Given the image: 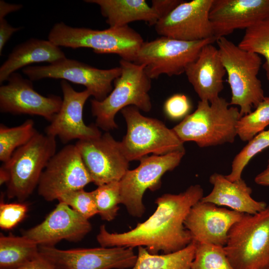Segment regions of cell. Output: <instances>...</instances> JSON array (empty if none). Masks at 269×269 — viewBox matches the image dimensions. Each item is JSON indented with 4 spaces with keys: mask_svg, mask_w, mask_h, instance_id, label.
<instances>
[{
    "mask_svg": "<svg viewBox=\"0 0 269 269\" xmlns=\"http://www.w3.org/2000/svg\"><path fill=\"white\" fill-rule=\"evenodd\" d=\"M203 194V189L198 184L177 194H163L156 199V209L146 220L122 233H110L103 225L97 240L103 247L142 246L153 254L180 250L192 242L184 221L190 209L201 200Z\"/></svg>",
    "mask_w": 269,
    "mask_h": 269,
    "instance_id": "6da1fadb",
    "label": "cell"
},
{
    "mask_svg": "<svg viewBox=\"0 0 269 269\" xmlns=\"http://www.w3.org/2000/svg\"><path fill=\"white\" fill-rule=\"evenodd\" d=\"M241 118L237 107L222 97L211 102L200 100L196 110L172 130L183 142L194 141L200 147L233 143Z\"/></svg>",
    "mask_w": 269,
    "mask_h": 269,
    "instance_id": "7a4b0ae2",
    "label": "cell"
},
{
    "mask_svg": "<svg viewBox=\"0 0 269 269\" xmlns=\"http://www.w3.org/2000/svg\"><path fill=\"white\" fill-rule=\"evenodd\" d=\"M48 39L58 47L89 48L96 53L117 54L121 59L132 62L144 42L129 25L98 30L72 27L63 22L52 26Z\"/></svg>",
    "mask_w": 269,
    "mask_h": 269,
    "instance_id": "3957f363",
    "label": "cell"
},
{
    "mask_svg": "<svg viewBox=\"0 0 269 269\" xmlns=\"http://www.w3.org/2000/svg\"><path fill=\"white\" fill-rule=\"evenodd\" d=\"M120 67L121 74L114 81V88L111 93L101 101H91L95 125L106 131L118 127L115 116L124 108L134 106L147 112L152 107L149 95L151 79L145 73L143 66L121 59Z\"/></svg>",
    "mask_w": 269,
    "mask_h": 269,
    "instance_id": "277c9868",
    "label": "cell"
},
{
    "mask_svg": "<svg viewBox=\"0 0 269 269\" xmlns=\"http://www.w3.org/2000/svg\"><path fill=\"white\" fill-rule=\"evenodd\" d=\"M216 42L231 90L230 104L239 107L241 117L251 112L265 97L258 78L262 59L226 37H219Z\"/></svg>",
    "mask_w": 269,
    "mask_h": 269,
    "instance_id": "5b68a950",
    "label": "cell"
},
{
    "mask_svg": "<svg viewBox=\"0 0 269 269\" xmlns=\"http://www.w3.org/2000/svg\"><path fill=\"white\" fill-rule=\"evenodd\" d=\"M56 137L38 132L18 148L0 167L8 176L6 195L19 202L26 200L37 187L48 161L56 153Z\"/></svg>",
    "mask_w": 269,
    "mask_h": 269,
    "instance_id": "8992f818",
    "label": "cell"
},
{
    "mask_svg": "<svg viewBox=\"0 0 269 269\" xmlns=\"http://www.w3.org/2000/svg\"><path fill=\"white\" fill-rule=\"evenodd\" d=\"M224 248L234 269H269V205L245 214L230 230Z\"/></svg>",
    "mask_w": 269,
    "mask_h": 269,
    "instance_id": "52a82bcc",
    "label": "cell"
},
{
    "mask_svg": "<svg viewBox=\"0 0 269 269\" xmlns=\"http://www.w3.org/2000/svg\"><path fill=\"white\" fill-rule=\"evenodd\" d=\"M121 113L127 131L120 142L129 161L140 160L149 153L161 155L184 149V142L162 122L143 116L134 106L126 107Z\"/></svg>",
    "mask_w": 269,
    "mask_h": 269,
    "instance_id": "ba28073f",
    "label": "cell"
},
{
    "mask_svg": "<svg viewBox=\"0 0 269 269\" xmlns=\"http://www.w3.org/2000/svg\"><path fill=\"white\" fill-rule=\"evenodd\" d=\"M215 38L186 41L161 36L144 42L134 63L142 65L147 76L156 79L162 74L177 76L185 73L203 46L216 42Z\"/></svg>",
    "mask_w": 269,
    "mask_h": 269,
    "instance_id": "9c48e42d",
    "label": "cell"
},
{
    "mask_svg": "<svg viewBox=\"0 0 269 269\" xmlns=\"http://www.w3.org/2000/svg\"><path fill=\"white\" fill-rule=\"evenodd\" d=\"M185 153L184 149L161 155L146 156L139 160L136 168L126 172L120 181L121 204L131 215L136 217L143 215L145 191L157 189L162 175L177 167Z\"/></svg>",
    "mask_w": 269,
    "mask_h": 269,
    "instance_id": "30bf717a",
    "label": "cell"
},
{
    "mask_svg": "<svg viewBox=\"0 0 269 269\" xmlns=\"http://www.w3.org/2000/svg\"><path fill=\"white\" fill-rule=\"evenodd\" d=\"M22 72L31 81L44 78L61 79L86 87L95 100L101 101L113 90L112 83L121 74V67L95 68L67 57L44 66H29Z\"/></svg>",
    "mask_w": 269,
    "mask_h": 269,
    "instance_id": "8fae6325",
    "label": "cell"
},
{
    "mask_svg": "<svg viewBox=\"0 0 269 269\" xmlns=\"http://www.w3.org/2000/svg\"><path fill=\"white\" fill-rule=\"evenodd\" d=\"M92 182L76 145L68 144L49 160L41 175L38 194L44 200H57L63 194Z\"/></svg>",
    "mask_w": 269,
    "mask_h": 269,
    "instance_id": "7c38bea8",
    "label": "cell"
},
{
    "mask_svg": "<svg viewBox=\"0 0 269 269\" xmlns=\"http://www.w3.org/2000/svg\"><path fill=\"white\" fill-rule=\"evenodd\" d=\"M133 249L101 247L64 250L39 246V252L55 269H125L132 268L136 260Z\"/></svg>",
    "mask_w": 269,
    "mask_h": 269,
    "instance_id": "4fadbf2b",
    "label": "cell"
},
{
    "mask_svg": "<svg viewBox=\"0 0 269 269\" xmlns=\"http://www.w3.org/2000/svg\"><path fill=\"white\" fill-rule=\"evenodd\" d=\"M92 182L98 186L120 181L129 170V161L121 142L108 132L99 137L78 140L75 144Z\"/></svg>",
    "mask_w": 269,
    "mask_h": 269,
    "instance_id": "5bb4252c",
    "label": "cell"
},
{
    "mask_svg": "<svg viewBox=\"0 0 269 269\" xmlns=\"http://www.w3.org/2000/svg\"><path fill=\"white\" fill-rule=\"evenodd\" d=\"M213 0H183L158 21L154 25L156 32L161 36L186 41L215 38L209 19Z\"/></svg>",
    "mask_w": 269,
    "mask_h": 269,
    "instance_id": "9a60e30c",
    "label": "cell"
},
{
    "mask_svg": "<svg viewBox=\"0 0 269 269\" xmlns=\"http://www.w3.org/2000/svg\"><path fill=\"white\" fill-rule=\"evenodd\" d=\"M7 81L0 87L1 113L39 116L50 122L59 111L62 103L60 96H42L34 89L30 80L19 73H12Z\"/></svg>",
    "mask_w": 269,
    "mask_h": 269,
    "instance_id": "2e32d148",
    "label": "cell"
},
{
    "mask_svg": "<svg viewBox=\"0 0 269 269\" xmlns=\"http://www.w3.org/2000/svg\"><path fill=\"white\" fill-rule=\"evenodd\" d=\"M63 93L62 103L45 130V134L58 137L63 143L73 139L87 140L102 135L96 125H86L83 118L84 105L91 95L87 89L78 92L64 80L60 82Z\"/></svg>",
    "mask_w": 269,
    "mask_h": 269,
    "instance_id": "e0dca14e",
    "label": "cell"
},
{
    "mask_svg": "<svg viewBox=\"0 0 269 269\" xmlns=\"http://www.w3.org/2000/svg\"><path fill=\"white\" fill-rule=\"evenodd\" d=\"M244 214L200 200L190 209L184 226L196 243L224 247L230 230Z\"/></svg>",
    "mask_w": 269,
    "mask_h": 269,
    "instance_id": "ac0fdd59",
    "label": "cell"
},
{
    "mask_svg": "<svg viewBox=\"0 0 269 269\" xmlns=\"http://www.w3.org/2000/svg\"><path fill=\"white\" fill-rule=\"evenodd\" d=\"M89 220L68 205L59 202L45 220L22 232V235L38 246L54 247L62 240L77 242L91 231Z\"/></svg>",
    "mask_w": 269,
    "mask_h": 269,
    "instance_id": "d6986e66",
    "label": "cell"
},
{
    "mask_svg": "<svg viewBox=\"0 0 269 269\" xmlns=\"http://www.w3.org/2000/svg\"><path fill=\"white\" fill-rule=\"evenodd\" d=\"M209 19L217 39L269 19V0H213Z\"/></svg>",
    "mask_w": 269,
    "mask_h": 269,
    "instance_id": "ffe728a7",
    "label": "cell"
},
{
    "mask_svg": "<svg viewBox=\"0 0 269 269\" xmlns=\"http://www.w3.org/2000/svg\"><path fill=\"white\" fill-rule=\"evenodd\" d=\"M185 73L201 101L212 102L224 88L226 70L218 49L212 44L203 47Z\"/></svg>",
    "mask_w": 269,
    "mask_h": 269,
    "instance_id": "44dd1931",
    "label": "cell"
},
{
    "mask_svg": "<svg viewBox=\"0 0 269 269\" xmlns=\"http://www.w3.org/2000/svg\"><path fill=\"white\" fill-rule=\"evenodd\" d=\"M213 185L211 192L204 196L201 201L220 207H227L231 210L247 214H255L264 210L266 202L252 198V190L241 178L235 181L227 179L223 174L214 173L209 178Z\"/></svg>",
    "mask_w": 269,
    "mask_h": 269,
    "instance_id": "7402d4cb",
    "label": "cell"
},
{
    "mask_svg": "<svg viewBox=\"0 0 269 269\" xmlns=\"http://www.w3.org/2000/svg\"><path fill=\"white\" fill-rule=\"evenodd\" d=\"M65 53L49 40L31 38L14 47L0 67V83L22 67L36 63H54L66 58Z\"/></svg>",
    "mask_w": 269,
    "mask_h": 269,
    "instance_id": "603a6c76",
    "label": "cell"
},
{
    "mask_svg": "<svg viewBox=\"0 0 269 269\" xmlns=\"http://www.w3.org/2000/svg\"><path fill=\"white\" fill-rule=\"evenodd\" d=\"M99 6L102 15L110 27H119L135 21L155 25L159 17L144 0H86Z\"/></svg>",
    "mask_w": 269,
    "mask_h": 269,
    "instance_id": "cb8c5ba5",
    "label": "cell"
},
{
    "mask_svg": "<svg viewBox=\"0 0 269 269\" xmlns=\"http://www.w3.org/2000/svg\"><path fill=\"white\" fill-rule=\"evenodd\" d=\"M196 246L192 241L180 250L162 255L151 254L145 248L139 246L132 269H191Z\"/></svg>",
    "mask_w": 269,
    "mask_h": 269,
    "instance_id": "d4e9b609",
    "label": "cell"
},
{
    "mask_svg": "<svg viewBox=\"0 0 269 269\" xmlns=\"http://www.w3.org/2000/svg\"><path fill=\"white\" fill-rule=\"evenodd\" d=\"M39 255V246L23 236H0V269H15Z\"/></svg>",
    "mask_w": 269,
    "mask_h": 269,
    "instance_id": "484cf974",
    "label": "cell"
},
{
    "mask_svg": "<svg viewBox=\"0 0 269 269\" xmlns=\"http://www.w3.org/2000/svg\"><path fill=\"white\" fill-rule=\"evenodd\" d=\"M34 121L26 120L16 127L0 125V160L7 162L16 149L27 143L36 134Z\"/></svg>",
    "mask_w": 269,
    "mask_h": 269,
    "instance_id": "4316f807",
    "label": "cell"
},
{
    "mask_svg": "<svg viewBox=\"0 0 269 269\" xmlns=\"http://www.w3.org/2000/svg\"><path fill=\"white\" fill-rule=\"evenodd\" d=\"M238 45L243 49L264 56L265 62L263 67L269 82V19L259 22L245 29Z\"/></svg>",
    "mask_w": 269,
    "mask_h": 269,
    "instance_id": "83f0119b",
    "label": "cell"
},
{
    "mask_svg": "<svg viewBox=\"0 0 269 269\" xmlns=\"http://www.w3.org/2000/svg\"><path fill=\"white\" fill-rule=\"evenodd\" d=\"M269 125V97L265 96L254 111L240 118L237 134L242 141H249Z\"/></svg>",
    "mask_w": 269,
    "mask_h": 269,
    "instance_id": "f1b7e54d",
    "label": "cell"
},
{
    "mask_svg": "<svg viewBox=\"0 0 269 269\" xmlns=\"http://www.w3.org/2000/svg\"><path fill=\"white\" fill-rule=\"evenodd\" d=\"M191 269H234L224 247L196 243Z\"/></svg>",
    "mask_w": 269,
    "mask_h": 269,
    "instance_id": "f546056e",
    "label": "cell"
},
{
    "mask_svg": "<svg viewBox=\"0 0 269 269\" xmlns=\"http://www.w3.org/2000/svg\"><path fill=\"white\" fill-rule=\"evenodd\" d=\"M269 147V130L264 131L248 141L247 144L235 156L231 172L225 175L231 181L242 178V174L250 160L259 152Z\"/></svg>",
    "mask_w": 269,
    "mask_h": 269,
    "instance_id": "4dcf8cb0",
    "label": "cell"
},
{
    "mask_svg": "<svg viewBox=\"0 0 269 269\" xmlns=\"http://www.w3.org/2000/svg\"><path fill=\"white\" fill-rule=\"evenodd\" d=\"M98 214L102 220L111 221L117 215L121 204L120 181L98 186L93 190Z\"/></svg>",
    "mask_w": 269,
    "mask_h": 269,
    "instance_id": "1f68e13d",
    "label": "cell"
},
{
    "mask_svg": "<svg viewBox=\"0 0 269 269\" xmlns=\"http://www.w3.org/2000/svg\"><path fill=\"white\" fill-rule=\"evenodd\" d=\"M57 200L88 220L98 214L93 191L87 192L83 189L71 191L61 195Z\"/></svg>",
    "mask_w": 269,
    "mask_h": 269,
    "instance_id": "d6a6232c",
    "label": "cell"
},
{
    "mask_svg": "<svg viewBox=\"0 0 269 269\" xmlns=\"http://www.w3.org/2000/svg\"><path fill=\"white\" fill-rule=\"evenodd\" d=\"M28 208L22 202L6 203L1 199L0 203V227L7 230L15 227L25 217Z\"/></svg>",
    "mask_w": 269,
    "mask_h": 269,
    "instance_id": "836d02e7",
    "label": "cell"
},
{
    "mask_svg": "<svg viewBox=\"0 0 269 269\" xmlns=\"http://www.w3.org/2000/svg\"><path fill=\"white\" fill-rule=\"evenodd\" d=\"M190 108L191 105L188 98L181 94H174L169 98L164 106L165 114L172 120L185 117Z\"/></svg>",
    "mask_w": 269,
    "mask_h": 269,
    "instance_id": "e575fe53",
    "label": "cell"
},
{
    "mask_svg": "<svg viewBox=\"0 0 269 269\" xmlns=\"http://www.w3.org/2000/svg\"><path fill=\"white\" fill-rule=\"evenodd\" d=\"M182 1L181 0H152L151 6L160 19L166 16Z\"/></svg>",
    "mask_w": 269,
    "mask_h": 269,
    "instance_id": "d590c367",
    "label": "cell"
},
{
    "mask_svg": "<svg viewBox=\"0 0 269 269\" xmlns=\"http://www.w3.org/2000/svg\"><path fill=\"white\" fill-rule=\"evenodd\" d=\"M21 29V27L12 26L5 18L0 19V55H1L5 44L11 35Z\"/></svg>",
    "mask_w": 269,
    "mask_h": 269,
    "instance_id": "8d00e7d4",
    "label": "cell"
},
{
    "mask_svg": "<svg viewBox=\"0 0 269 269\" xmlns=\"http://www.w3.org/2000/svg\"><path fill=\"white\" fill-rule=\"evenodd\" d=\"M15 269H55L52 265L40 254L24 266Z\"/></svg>",
    "mask_w": 269,
    "mask_h": 269,
    "instance_id": "74e56055",
    "label": "cell"
},
{
    "mask_svg": "<svg viewBox=\"0 0 269 269\" xmlns=\"http://www.w3.org/2000/svg\"><path fill=\"white\" fill-rule=\"evenodd\" d=\"M22 7L21 4H11L3 0H0V19H4L5 16L10 12L17 11Z\"/></svg>",
    "mask_w": 269,
    "mask_h": 269,
    "instance_id": "f35d334b",
    "label": "cell"
},
{
    "mask_svg": "<svg viewBox=\"0 0 269 269\" xmlns=\"http://www.w3.org/2000/svg\"><path fill=\"white\" fill-rule=\"evenodd\" d=\"M255 181L262 186H269V159L266 168L255 177Z\"/></svg>",
    "mask_w": 269,
    "mask_h": 269,
    "instance_id": "ab89813d",
    "label": "cell"
},
{
    "mask_svg": "<svg viewBox=\"0 0 269 269\" xmlns=\"http://www.w3.org/2000/svg\"></svg>",
    "mask_w": 269,
    "mask_h": 269,
    "instance_id": "60d3db41",
    "label": "cell"
}]
</instances>
